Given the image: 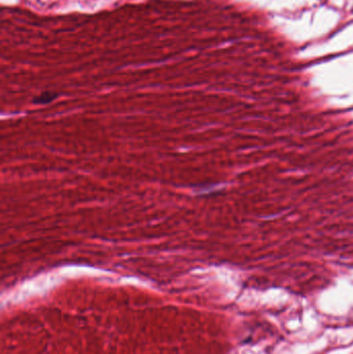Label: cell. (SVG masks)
I'll return each instance as SVG.
<instances>
[{
  "mask_svg": "<svg viewBox=\"0 0 353 354\" xmlns=\"http://www.w3.org/2000/svg\"><path fill=\"white\" fill-rule=\"evenodd\" d=\"M57 96H58V94H57L56 92L46 91V92L41 93L39 96H37V97L33 99V103H34V104H42V105L49 104V103H51L52 100H54Z\"/></svg>",
  "mask_w": 353,
  "mask_h": 354,
  "instance_id": "obj_1",
  "label": "cell"
}]
</instances>
